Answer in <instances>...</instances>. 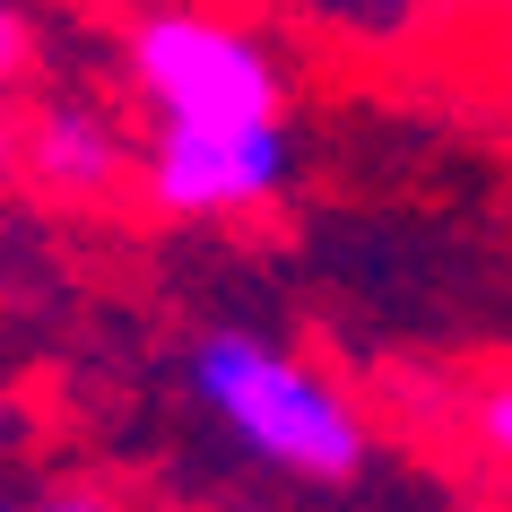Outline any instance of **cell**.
I'll return each mask as SVG.
<instances>
[{"label":"cell","instance_id":"8992f818","mask_svg":"<svg viewBox=\"0 0 512 512\" xmlns=\"http://www.w3.org/2000/svg\"><path fill=\"white\" fill-rule=\"evenodd\" d=\"M35 512H122V504H105V495H87V486H61V495H44Z\"/></svg>","mask_w":512,"mask_h":512},{"label":"cell","instance_id":"7a4b0ae2","mask_svg":"<svg viewBox=\"0 0 512 512\" xmlns=\"http://www.w3.org/2000/svg\"><path fill=\"white\" fill-rule=\"evenodd\" d=\"M131 79L165 131H270L278 122V61L226 18L157 9L131 27Z\"/></svg>","mask_w":512,"mask_h":512},{"label":"cell","instance_id":"5b68a950","mask_svg":"<svg viewBox=\"0 0 512 512\" xmlns=\"http://www.w3.org/2000/svg\"><path fill=\"white\" fill-rule=\"evenodd\" d=\"M478 434H486V452H504V460H512V374L478 391Z\"/></svg>","mask_w":512,"mask_h":512},{"label":"cell","instance_id":"6da1fadb","mask_svg":"<svg viewBox=\"0 0 512 512\" xmlns=\"http://www.w3.org/2000/svg\"><path fill=\"white\" fill-rule=\"evenodd\" d=\"M191 391L209 400V417L235 434L252 460H270L287 478L348 486L365 469V426L356 408L330 391L313 365H296L287 348L252 339V330H209L191 348Z\"/></svg>","mask_w":512,"mask_h":512},{"label":"cell","instance_id":"277c9868","mask_svg":"<svg viewBox=\"0 0 512 512\" xmlns=\"http://www.w3.org/2000/svg\"><path fill=\"white\" fill-rule=\"evenodd\" d=\"M27 157L35 174L53 191H70V200H96V191H113L122 174H131V139L113 131L96 105H44L27 131Z\"/></svg>","mask_w":512,"mask_h":512},{"label":"cell","instance_id":"3957f363","mask_svg":"<svg viewBox=\"0 0 512 512\" xmlns=\"http://www.w3.org/2000/svg\"><path fill=\"white\" fill-rule=\"evenodd\" d=\"M139 174H148V200L174 217H243L287 191L296 148H287V122H270V131H157Z\"/></svg>","mask_w":512,"mask_h":512}]
</instances>
